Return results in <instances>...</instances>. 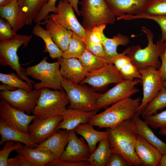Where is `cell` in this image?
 I'll return each instance as SVG.
<instances>
[{"mask_svg":"<svg viewBox=\"0 0 166 166\" xmlns=\"http://www.w3.org/2000/svg\"><path fill=\"white\" fill-rule=\"evenodd\" d=\"M106 131L112 152L121 155L130 166L141 165L135 150L138 134L132 119L124 121L114 127L107 128Z\"/></svg>","mask_w":166,"mask_h":166,"instance_id":"obj_1","label":"cell"},{"mask_svg":"<svg viewBox=\"0 0 166 166\" xmlns=\"http://www.w3.org/2000/svg\"><path fill=\"white\" fill-rule=\"evenodd\" d=\"M141 101L140 97L123 99L107 108L102 112L92 116L88 123L99 128L115 127L124 121L133 118Z\"/></svg>","mask_w":166,"mask_h":166,"instance_id":"obj_2","label":"cell"},{"mask_svg":"<svg viewBox=\"0 0 166 166\" xmlns=\"http://www.w3.org/2000/svg\"><path fill=\"white\" fill-rule=\"evenodd\" d=\"M147 38V46L142 48L139 45H133L125 49L127 55L131 62L139 70L152 66L159 69L161 65L159 60L163 42L158 40L156 44L153 42L154 35L152 32L145 26L141 28Z\"/></svg>","mask_w":166,"mask_h":166,"instance_id":"obj_3","label":"cell"},{"mask_svg":"<svg viewBox=\"0 0 166 166\" xmlns=\"http://www.w3.org/2000/svg\"><path fill=\"white\" fill-rule=\"evenodd\" d=\"M47 59L45 57L37 64L27 67L26 69V75L40 81L34 84V89L47 88L64 90L61 85L62 77L60 70V63L57 61L49 63L47 61Z\"/></svg>","mask_w":166,"mask_h":166,"instance_id":"obj_4","label":"cell"},{"mask_svg":"<svg viewBox=\"0 0 166 166\" xmlns=\"http://www.w3.org/2000/svg\"><path fill=\"white\" fill-rule=\"evenodd\" d=\"M32 37V34H17L12 39L0 41V64L2 66H10L16 71L20 78L33 87L32 84L35 82L30 79L26 75V69L20 64L17 53L20 46L23 45V48H25L28 45Z\"/></svg>","mask_w":166,"mask_h":166,"instance_id":"obj_5","label":"cell"},{"mask_svg":"<svg viewBox=\"0 0 166 166\" xmlns=\"http://www.w3.org/2000/svg\"><path fill=\"white\" fill-rule=\"evenodd\" d=\"M61 85L69 101L67 108L87 112L99 111L97 103L101 93L84 84L73 83L63 78Z\"/></svg>","mask_w":166,"mask_h":166,"instance_id":"obj_6","label":"cell"},{"mask_svg":"<svg viewBox=\"0 0 166 166\" xmlns=\"http://www.w3.org/2000/svg\"><path fill=\"white\" fill-rule=\"evenodd\" d=\"M40 90V97L32 112L33 115L41 119L62 115L69 104L64 90H52L47 88Z\"/></svg>","mask_w":166,"mask_h":166,"instance_id":"obj_7","label":"cell"},{"mask_svg":"<svg viewBox=\"0 0 166 166\" xmlns=\"http://www.w3.org/2000/svg\"><path fill=\"white\" fill-rule=\"evenodd\" d=\"M80 3L82 26L86 31L101 25L113 24L116 22V17L105 0H82Z\"/></svg>","mask_w":166,"mask_h":166,"instance_id":"obj_8","label":"cell"},{"mask_svg":"<svg viewBox=\"0 0 166 166\" xmlns=\"http://www.w3.org/2000/svg\"><path fill=\"white\" fill-rule=\"evenodd\" d=\"M139 70L143 91V98L136 114L139 116L163 86L164 81L159 70L154 67L149 66Z\"/></svg>","mask_w":166,"mask_h":166,"instance_id":"obj_9","label":"cell"},{"mask_svg":"<svg viewBox=\"0 0 166 166\" xmlns=\"http://www.w3.org/2000/svg\"><path fill=\"white\" fill-rule=\"evenodd\" d=\"M40 93V89L29 91L18 88L13 91H1L0 97L13 107L30 115L36 106Z\"/></svg>","mask_w":166,"mask_h":166,"instance_id":"obj_10","label":"cell"},{"mask_svg":"<svg viewBox=\"0 0 166 166\" xmlns=\"http://www.w3.org/2000/svg\"><path fill=\"white\" fill-rule=\"evenodd\" d=\"M139 79L133 80H124L103 94H101L97 103L98 110L106 108L109 106L125 98L130 97L140 92L135 86L141 83Z\"/></svg>","mask_w":166,"mask_h":166,"instance_id":"obj_11","label":"cell"},{"mask_svg":"<svg viewBox=\"0 0 166 166\" xmlns=\"http://www.w3.org/2000/svg\"><path fill=\"white\" fill-rule=\"evenodd\" d=\"M74 10L67 0H59L56 7V13L50 14L49 19L60 24L74 32L85 42L86 30L79 22Z\"/></svg>","mask_w":166,"mask_h":166,"instance_id":"obj_12","label":"cell"},{"mask_svg":"<svg viewBox=\"0 0 166 166\" xmlns=\"http://www.w3.org/2000/svg\"><path fill=\"white\" fill-rule=\"evenodd\" d=\"M113 64L107 63L101 68L88 72L80 84H88L94 88L100 89L111 84L118 83L124 80Z\"/></svg>","mask_w":166,"mask_h":166,"instance_id":"obj_13","label":"cell"},{"mask_svg":"<svg viewBox=\"0 0 166 166\" xmlns=\"http://www.w3.org/2000/svg\"><path fill=\"white\" fill-rule=\"evenodd\" d=\"M62 120L61 115L43 119L35 116L29 125V134L35 143L41 144L57 131V127Z\"/></svg>","mask_w":166,"mask_h":166,"instance_id":"obj_14","label":"cell"},{"mask_svg":"<svg viewBox=\"0 0 166 166\" xmlns=\"http://www.w3.org/2000/svg\"><path fill=\"white\" fill-rule=\"evenodd\" d=\"M35 117L13 107L1 99L0 119L19 130L29 134V125Z\"/></svg>","mask_w":166,"mask_h":166,"instance_id":"obj_15","label":"cell"},{"mask_svg":"<svg viewBox=\"0 0 166 166\" xmlns=\"http://www.w3.org/2000/svg\"><path fill=\"white\" fill-rule=\"evenodd\" d=\"M74 130L69 131V140L59 160L69 162L86 161L90 153L83 137L78 138Z\"/></svg>","mask_w":166,"mask_h":166,"instance_id":"obj_16","label":"cell"},{"mask_svg":"<svg viewBox=\"0 0 166 166\" xmlns=\"http://www.w3.org/2000/svg\"><path fill=\"white\" fill-rule=\"evenodd\" d=\"M115 17L143 13L151 0H105Z\"/></svg>","mask_w":166,"mask_h":166,"instance_id":"obj_17","label":"cell"},{"mask_svg":"<svg viewBox=\"0 0 166 166\" xmlns=\"http://www.w3.org/2000/svg\"><path fill=\"white\" fill-rule=\"evenodd\" d=\"M60 64V71L63 78L71 82L80 84L87 73L78 59L57 58Z\"/></svg>","mask_w":166,"mask_h":166,"instance_id":"obj_18","label":"cell"},{"mask_svg":"<svg viewBox=\"0 0 166 166\" xmlns=\"http://www.w3.org/2000/svg\"><path fill=\"white\" fill-rule=\"evenodd\" d=\"M135 148L142 166H159L162 155L157 148L138 134Z\"/></svg>","mask_w":166,"mask_h":166,"instance_id":"obj_19","label":"cell"},{"mask_svg":"<svg viewBox=\"0 0 166 166\" xmlns=\"http://www.w3.org/2000/svg\"><path fill=\"white\" fill-rule=\"evenodd\" d=\"M97 112L67 108L62 115V120L57 126L56 130H74L79 124L88 123L91 117Z\"/></svg>","mask_w":166,"mask_h":166,"instance_id":"obj_20","label":"cell"},{"mask_svg":"<svg viewBox=\"0 0 166 166\" xmlns=\"http://www.w3.org/2000/svg\"><path fill=\"white\" fill-rule=\"evenodd\" d=\"M69 138V131L60 129L43 142L38 144L36 148L50 152L59 160L68 144Z\"/></svg>","mask_w":166,"mask_h":166,"instance_id":"obj_21","label":"cell"},{"mask_svg":"<svg viewBox=\"0 0 166 166\" xmlns=\"http://www.w3.org/2000/svg\"><path fill=\"white\" fill-rule=\"evenodd\" d=\"M0 18L10 23L13 30L16 32L26 24L24 14L17 0H13L6 4L0 5Z\"/></svg>","mask_w":166,"mask_h":166,"instance_id":"obj_22","label":"cell"},{"mask_svg":"<svg viewBox=\"0 0 166 166\" xmlns=\"http://www.w3.org/2000/svg\"><path fill=\"white\" fill-rule=\"evenodd\" d=\"M42 23L46 24V30L56 45L63 52L65 50L69 45L73 32L50 19Z\"/></svg>","mask_w":166,"mask_h":166,"instance_id":"obj_23","label":"cell"},{"mask_svg":"<svg viewBox=\"0 0 166 166\" xmlns=\"http://www.w3.org/2000/svg\"><path fill=\"white\" fill-rule=\"evenodd\" d=\"M15 151L23 155L33 166H44L49 163L57 160L56 157L49 151L31 148L25 145Z\"/></svg>","mask_w":166,"mask_h":166,"instance_id":"obj_24","label":"cell"},{"mask_svg":"<svg viewBox=\"0 0 166 166\" xmlns=\"http://www.w3.org/2000/svg\"><path fill=\"white\" fill-rule=\"evenodd\" d=\"M0 144L7 141H14L23 143L33 148L38 144L32 140L29 134L25 133L7 124L0 119Z\"/></svg>","mask_w":166,"mask_h":166,"instance_id":"obj_25","label":"cell"},{"mask_svg":"<svg viewBox=\"0 0 166 166\" xmlns=\"http://www.w3.org/2000/svg\"><path fill=\"white\" fill-rule=\"evenodd\" d=\"M132 119L135 124L138 134L142 136L157 148L162 155L166 154V143L156 135L149 125L136 114Z\"/></svg>","mask_w":166,"mask_h":166,"instance_id":"obj_26","label":"cell"},{"mask_svg":"<svg viewBox=\"0 0 166 166\" xmlns=\"http://www.w3.org/2000/svg\"><path fill=\"white\" fill-rule=\"evenodd\" d=\"M74 130L76 133L81 135L86 140L90 154L96 148L97 143L102 139L107 137L108 135V133L106 131L102 132L95 130L93 126L88 123L79 124Z\"/></svg>","mask_w":166,"mask_h":166,"instance_id":"obj_27","label":"cell"},{"mask_svg":"<svg viewBox=\"0 0 166 166\" xmlns=\"http://www.w3.org/2000/svg\"><path fill=\"white\" fill-rule=\"evenodd\" d=\"M128 37L119 33L112 38H109L104 33L102 35V44L105 51L104 59L108 64H112V60L119 53L117 52L118 46H126L129 43Z\"/></svg>","mask_w":166,"mask_h":166,"instance_id":"obj_28","label":"cell"},{"mask_svg":"<svg viewBox=\"0 0 166 166\" xmlns=\"http://www.w3.org/2000/svg\"><path fill=\"white\" fill-rule=\"evenodd\" d=\"M112 153L107 137L99 142L98 146L90 154L87 161L90 166H105Z\"/></svg>","mask_w":166,"mask_h":166,"instance_id":"obj_29","label":"cell"},{"mask_svg":"<svg viewBox=\"0 0 166 166\" xmlns=\"http://www.w3.org/2000/svg\"><path fill=\"white\" fill-rule=\"evenodd\" d=\"M33 34L41 38L45 42V49L43 52H48L50 57L53 59L62 57L63 52L55 44L52 40L49 33L44 29L39 23H36L34 27Z\"/></svg>","mask_w":166,"mask_h":166,"instance_id":"obj_30","label":"cell"},{"mask_svg":"<svg viewBox=\"0 0 166 166\" xmlns=\"http://www.w3.org/2000/svg\"><path fill=\"white\" fill-rule=\"evenodd\" d=\"M48 0H17L18 4L24 13L26 25H31Z\"/></svg>","mask_w":166,"mask_h":166,"instance_id":"obj_31","label":"cell"},{"mask_svg":"<svg viewBox=\"0 0 166 166\" xmlns=\"http://www.w3.org/2000/svg\"><path fill=\"white\" fill-rule=\"evenodd\" d=\"M78 59L87 73L98 69L107 64L104 58L95 55L87 49Z\"/></svg>","mask_w":166,"mask_h":166,"instance_id":"obj_32","label":"cell"},{"mask_svg":"<svg viewBox=\"0 0 166 166\" xmlns=\"http://www.w3.org/2000/svg\"><path fill=\"white\" fill-rule=\"evenodd\" d=\"M85 42L77 34H73L67 49L63 52L62 57L65 58H75L78 59L86 49Z\"/></svg>","mask_w":166,"mask_h":166,"instance_id":"obj_33","label":"cell"},{"mask_svg":"<svg viewBox=\"0 0 166 166\" xmlns=\"http://www.w3.org/2000/svg\"><path fill=\"white\" fill-rule=\"evenodd\" d=\"M166 107V88L163 86L147 105L141 115L142 117L151 115Z\"/></svg>","mask_w":166,"mask_h":166,"instance_id":"obj_34","label":"cell"},{"mask_svg":"<svg viewBox=\"0 0 166 166\" xmlns=\"http://www.w3.org/2000/svg\"><path fill=\"white\" fill-rule=\"evenodd\" d=\"M0 81L2 84L8 85L15 88H21L30 91L33 87L26 81L21 79L14 73L9 74L0 73Z\"/></svg>","mask_w":166,"mask_h":166,"instance_id":"obj_35","label":"cell"},{"mask_svg":"<svg viewBox=\"0 0 166 166\" xmlns=\"http://www.w3.org/2000/svg\"><path fill=\"white\" fill-rule=\"evenodd\" d=\"M143 118L146 123L153 128H166V110Z\"/></svg>","mask_w":166,"mask_h":166,"instance_id":"obj_36","label":"cell"},{"mask_svg":"<svg viewBox=\"0 0 166 166\" xmlns=\"http://www.w3.org/2000/svg\"><path fill=\"white\" fill-rule=\"evenodd\" d=\"M22 143L14 141H8L4 144L0 151V166H7L8 157L12 152L22 148L24 145Z\"/></svg>","mask_w":166,"mask_h":166,"instance_id":"obj_37","label":"cell"},{"mask_svg":"<svg viewBox=\"0 0 166 166\" xmlns=\"http://www.w3.org/2000/svg\"><path fill=\"white\" fill-rule=\"evenodd\" d=\"M142 13L152 16L166 15V0H151Z\"/></svg>","mask_w":166,"mask_h":166,"instance_id":"obj_38","label":"cell"},{"mask_svg":"<svg viewBox=\"0 0 166 166\" xmlns=\"http://www.w3.org/2000/svg\"><path fill=\"white\" fill-rule=\"evenodd\" d=\"M106 25L102 24L86 31V37L84 42H89L95 44H102V35Z\"/></svg>","mask_w":166,"mask_h":166,"instance_id":"obj_39","label":"cell"},{"mask_svg":"<svg viewBox=\"0 0 166 166\" xmlns=\"http://www.w3.org/2000/svg\"><path fill=\"white\" fill-rule=\"evenodd\" d=\"M119 72L125 80H131L137 78L140 79L141 78L139 70L131 60L124 64Z\"/></svg>","mask_w":166,"mask_h":166,"instance_id":"obj_40","label":"cell"},{"mask_svg":"<svg viewBox=\"0 0 166 166\" xmlns=\"http://www.w3.org/2000/svg\"><path fill=\"white\" fill-rule=\"evenodd\" d=\"M57 0H48L44 7L40 11L35 18L34 21L36 23H40L41 22L49 19V13H56V3Z\"/></svg>","mask_w":166,"mask_h":166,"instance_id":"obj_41","label":"cell"},{"mask_svg":"<svg viewBox=\"0 0 166 166\" xmlns=\"http://www.w3.org/2000/svg\"><path fill=\"white\" fill-rule=\"evenodd\" d=\"M17 34L10 24L4 19L0 18V41L9 40L13 38Z\"/></svg>","mask_w":166,"mask_h":166,"instance_id":"obj_42","label":"cell"},{"mask_svg":"<svg viewBox=\"0 0 166 166\" xmlns=\"http://www.w3.org/2000/svg\"><path fill=\"white\" fill-rule=\"evenodd\" d=\"M148 19L155 22L159 26L161 31L160 41L163 42L166 39V15H148Z\"/></svg>","mask_w":166,"mask_h":166,"instance_id":"obj_43","label":"cell"},{"mask_svg":"<svg viewBox=\"0 0 166 166\" xmlns=\"http://www.w3.org/2000/svg\"><path fill=\"white\" fill-rule=\"evenodd\" d=\"M105 166H130L128 162L119 154L112 152Z\"/></svg>","mask_w":166,"mask_h":166,"instance_id":"obj_44","label":"cell"},{"mask_svg":"<svg viewBox=\"0 0 166 166\" xmlns=\"http://www.w3.org/2000/svg\"><path fill=\"white\" fill-rule=\"evenodd\" d=\"M7 166H33L32 164L22 155L18 153L13 158H8Z\"/></svg>","mask_w":166,"mask_h":166,"instance_id":"obj_45","label":"cell"},{"mask_svg":"<svg viewBox=\"0 0 166 166\" xmlns=\"http://www.w3.org/2000/svg\"><path fill=\"white\" fill-rule=\"evenodd\" d=\"M126 54L125 49L122 53H118L112 60V63L119 71L124 64L131 60Z\"/></svg>","mask_w":166,"mask_h":166,"instance_id":"obj_46","label":"cell"},{"mask_svg":"<svg viewBox=\"0 0 166 166\" xmlns=\"http://www.w3.org/2000/svg\"><path fill=\"white\" fill-rule=\"evenodd\" d=\"M86 49L93 54L104 58L105 51L102 44H95L86 41L85 42Z\"/></svg>","mask_w":166,"mask_h":166,"instance_id":"obj_47","label":"cell"},{"mask_svg":"<svg viewBox=\"0 0 166 166\" xmlns=\"http://www.w3.org/2000/svg\"><path fill=\"white\" fill-rule=\"evenodd\" d=\"M46 166H90L87 161L78 162H69L57 160L48 163Z\"/></svg>","mask_w":166,"mask_h":166,"instance_id":"obj_48","label":"cell"},{"mask_svg":"<svg viewBox=\"0 0 166 166\" xmlns=\"http://www.w3.org/2000/svg\"><path fill=\"white\" fill-rule=\"evenodd\" d=\"M159 57L161 60V65H162L166 60V39L163 42Z\"/></svg>","mask_w":166,"mask_h":166,"instance_id":"obj_49","label":"cell"},{"mask_svg":"<svg viewBox=\"0 0 166 166\" xmlns=\"http://www.w3.org/2000/svg\"><path fill=\"white\" fill-rule=\"evenodd\" d=\"M72 6L74 11L77 15L80 16V11L79 10L78 5L79 3V0H67Z\"/></svg>","mask_w":166,"mask_h":166,"instance_id":"obj_50","label":"cell"},{"mask_svg":"<svg viewBox=\"0 0 166 166\" xmlns=\"http://www.w3.org/2000/svg\"><path fill=\"white\" fill-rule=\"evenodd\" d=\"M159 70L162 80L164 81L166 80V60L163 64L161 65Z\"/></svg>","mask_w":166,"mask_h":166,"instance_id":"obj_51","label":"cell"},{"mask_svg":"<svg viewBox=\"0 0 166 166\" xmlns=\"http://www.w3.org/2000/svg\"><path fill=\"white\" fill-rule=\"evenodd\" d=\"M17 88L13 87L8 85L2 84L0 85V90L1 91H13Z\"/></svg>","mask_w":166,"mask_h":166,"instance_id":"obj_52","label":"cell"},{"mask_svg":"<svg viewBox=\"0 0 166 166\" xmlns=\"http://www.w3.org/2000/svg\"><path fill=\"white\" fill-rule=\"evenodd\" d=\"M159 166H166V154L162 155Z\"/></svg>","mask_w":166,"mask_h":166,"instance_id":"obj_53","label":"cell"},{"mask_svg":"<svg viewBox=\"0 0 166 166\" xmlns=\"http://www.w3.org/2000/svg\"><path fill=\"white\" fill-rule=\"evenodd\" d=\"M13 0H0V5L6 4Z\"/></svg>","mask_w":166,"mask_h":166,"instance_id":"obj_54","label":"cell"},{"mask_svg":"<svg viewBox=\"0 0 166 166\" xmlns=\"http://www.w3.org/2000/svg\"><path fill=\"white\" fill-rule=\"evenodd\" d=\"M159 133L160 135L166 136V128L160 129Z\"/></svg>","mask_w":166,"mask_h":166,"instance_id":"obj_55","label":"cell"},{"mask_svg":"<svg viewBox=\"0 0 166 166\" xmlns=\"http://www.w3.org/2000/svg\"><path fill=\"white\" fill-rule=\"evenodd\" d=\"M163 86L166 88V80L163 82Z\"/></svg>","mask_w":166,"mask_h":166,"instance_id":"obj_56","label":"cell"}]
</instances>
